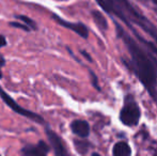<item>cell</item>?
Wrapping results in <instances>:
<instances>
[{
    "instance_id": "9",
    "label": "cell",
    "mask_w": 157,
    "mask_h": 156,
    "mask_svg": "<svg viewBox=\"0 0 157 156\" xmlns=\"http://www.w3.org/2000/svg\"><path fill=\"white\" fill-rule=\"evenodd\" d=\"M92 17H93L95 24L97 25V27L99 28L101 30L105 31V30L108 29V23H107V19L105 18L103 14H101L99 11H92Z\"/></svg>"
},
{
    "instance_id": "10",
    "label": "cell",
    "mask_w": 157,
    "mask_h": 156,
    "mask_svg": "<svg viewBox=\"0 0 157 156\" xmlns=\"http://www.w3.org/2000/svg\"><path fill=\"white\" fill-rule=\"evenodd\" d=\"M16 18L19 19V21H21L24 24H26L28 27H30L31 30L37 29V26H36V24H35V21H32L31 18H29L28 16H26V15H16Z\"/></svg>"
},
{
    "instance_id": "8",
    "label": "cell",
    "mask_w": 157,
    "mask_h": 156,
    "mask_svg": "<svg viewBox=\"0 0 157 156\" xmlns=\"http://www.w3.org/2000/svg\"><path fill=\"white\" fill-rule=\"evenodd\" d=\"M112 154L113 156H132V149L126 142L120 141L113 146Z\"/></svg>"
},
{
    "instance_id": "11",
    "label": "cell",
    "mask_w": 157,
    "mask_h": 156,
    "mask_svg": "<svg viewBox=\"0 0 157 156\" xmlns=\"http://www.w3.org/2000/svg\"><path fill=\"white\" fill-rule=\"evenodd\" d=\"M74 144L76 146V150L80 154H85L88 150V146H89V143L87 141H83V140H75Z\"/></svg>"
},
{
    "instance_id": "3",
    "label": "cell",
    "mask_w": 157,
    "mask_h": 156,
    "mask_svg": "<svg viewBox=\"0 0 157 156\" xmlns=\"http://www.w3.org/2000/svg\"><path fill=\"white\" fill-rule=\"evenodd\" d=\"M0 97H1V100L6 103V106H9L16 113H19L21 116H24L25 118L30 119V120L34 121V122L39 123V124H44V123H45V120H44L40 115H37V113H35V112H32V111H30V110H27V109L19 106V105L17 104V103L3 89H2L1 86H0Z\"/></svg>"
},
{
    "instance_id": "15",
    "label": "cell",
    "mask_w": 157,
    "mask_h": 156,
    "mask_svg": "<svg viewBox=\"0 0 157 156\" xmlns=\"http://www.w3.org/2000/svg\"><path fill=\"white\" fill-rule=\"evenodd\" d=\"M91 156H101V155H99L98 153H93V154H92Z\"/></svg>"
},
{
    "instance_id": "12",
    "label": "cell",
    "mask_w": 157,
    "mask_h": 156,
    "mask_svg": "<svg viewBox=\"0 0 157 156\" xmlns=\"http://www.w3.org/2000/svg\"><path fill=\"white\" fill-rule=\"evenodd\" d=\"M9 25L11 26V27H14V28H18V29H21L24 30V31H30V27H28L26 24H21V23H17V21H11Z\"/></svg>"
},
{
    "instance_id": "1",
    "label": "cell",
    "mask_w": 157,
    "mask_h": 156,
    "mask_svg": "<svg viewBox=\"0 0 157 156\" xmlns=\"http://www.w3.org/2000/svg\"><path fill=\"white\" fill-rule=\"evenodd\" d=\"M127 47L132 55V67L136 72L137 76L141 80V82L147 87V89L150 91L152 95H154L153 90L155 89L156 83V70L154 67V64L149 59V57L137 47V45L132 41L129 38H124Z\"/></svg>"
},
{
    "instance_id": "7",
    "label": "cell",
    "mask_w": 157,
    "mask_h": 156,
    "mask_svg": "<svg viewBox=\"0 0 157 156\" xmlns=\"http://www.w3.org/2000/svg\"><path fill=\"white\" fill-rule=\"evenodd\" d=\"M72 131L80 138H87L90 135V125L87 121L75 120L71 123Z\"/></svg>"
},
{
    "instance_id": "2",
    "label": "cell",
    "mask_w": 157,
    "mask_h": 156,
    "mask_svg": "<svg viewBox=\"0 0 157 156\" xmlns=\"http://www.w3.org/2000/svg\"><path fill=\"white\" fill-rule=\"evenodd\" d=\"M141 117V111L132 98H127L120 112V121L126 126H136Z\"/></svg>"
},
{
    "instance_id": "14",
    "label": "cell",
    "mask_w": 157,
    "mask_h": 156,
    "mask_svg": "<svg viewBox=\"0 0 157 156\" xmlns=\"http://www.w3.org/2000/svg\"><path fill=\"white\" fill-rule=\"evenodd\" d=\"M6 38H4L2 34H0V48L1 47H3V46H6Z\"/></svg>"
},
{
    "instance_id": "4",
    "label": "cell",
    "mask_w": 157,
    "mask_h": 156,
    "mask_svg": "<svg viewBox=\"0 0 157 156\" xmlns=\"http://www.w3.org/2000/svg\"><path fill=\"white\" fill-rule=\"evenodd\" d=\"M46 136H47V139L49 141L50 146L52 148L56 156H71L68 154L67 150H66L65 146H64L62 139L59 135H57L54 131L47 128L46 129Z\"/></svg>"
},
{
    "instance_id": "13",
    "label": "cell",
    "mask_w": 157,
    "mask_h": 156,
    "mask_svg": "<svg viewBox=\"0 0 157 156\" xmlns=\"http://www.w3.org/2000/svg\"><path fill=\"white\" fill-rule=\"evenodd\" d=\"M6 65V60H4L3 57L0 55V79L2 78V73H1V69Z\"/></svg>"
},
{
    "instance_id": "6",
    "label": "cell",
    "mask_w": 157,
    "mask_h": 156,
    "mask_svg": "<svg viewBox=\"0 0 157 156\" xmlns=\"http://www.w3.org/2000/svg\"><path fill=\"white\" fill-rule=\"evenodd\" d=\"M52 18H54L60 26L65 27L66 29L72 30V31H74L75 33H77L78 36H80L81 38L87 39L88 36H89V30H88V28L86 27L83 24H81V23H70V21H64V19H62L61 17H59L58 15H56V14L52 15Z\"/></svg>"
},
{
    "instance_id": "5",
    "label": "cell",
    "mask_w": 157,
    "mask_h": 156,
    "mask_svg": "<svg viewBox=\"0 0 157 156\" xmlns=\"http://www.w3.org/2000/svg\"><path fill=\"white\" fill-rule=\"evenodd\" d=\"M49 152V146L43 140H40L36 144H28L21 149L23 156H47Z\"/></svg>"
}]
</instances>
